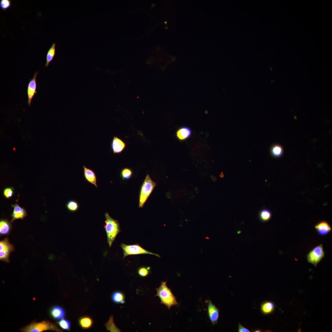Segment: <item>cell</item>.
<instances>
[{
  "mask_svg": "<svg viewBox=\"0 0 332 332\" xmlns=\"http://www.w3.org/2000/svg\"><path fill=\"white\" fill-rule=\"evenodd\" d=\"M167 281H162L160 287L156 289L157 294L155 296H158L160 300V303L165 305L168 309L172 306L177 305L176 298L172 293L171 289L167 285Z\"/></svg>",
  "mask_w": 332,
  "mask_h": 332,
  "instance_id": "6da1fadb",
  "label": "cell"
},
{
  "mask_svg": "<svg viewBox=\"0 0 332 332\" xmlns=\"http://www.w3.org/2000/svg\"><path fill=\"white\" fill-rule=\"evenodd\" d=\"M105 220L104 226L107 236V242L111 247L118 234L121 231L120 224L117 220L114 219L108 212L105 214Z\"/></svg>",
  "mask_w": 332,
  "mask_h": 332,
  "instance_id": "7a4b0ae2",
  "label": "cell"
},
{
  "mask_svg": "<svg viewBox=\"0 0 332 332\" xmlns=\"http://www.w3.org/2000/svg\"><path fill=\"white\" fill-rule=\"evenodd\" d=\"M49 330L57 332L63 331L58 327L57 324L47 320L38 322L33 321L19 330L20 331L22 332H42Z\"/></svg>",
  "mask_w": 332,
  "mask_h": 332,
  "instance_id": "3957f363",
  "label": "cell"
},
{
  "mask_svg": "<svg viewBox=\"0 0 332 332\" xmlns=\"http://www.w3.org/2000/svg\"><path fill=\"white\" fill-rule=\"evenodd\" d=\"M156 184L147 174L141 186L139 197V207L142 208L149 196L152 192Z\"/></svg>",
  "mask_w": 332,
  "mask_h": 332,
  "instance_id": "277c9868",
  "label": "cell"
},
{
  "mask_svg": "<svg viewBox=\"0 0 332 332\" xmlns=\"http://www.w3.org/2000/svg\"><path fill=\"white\" fill-rule=\"evenodd\" d=\"M120 246L123 251V259L129 255L144 254L153 255L159 258L160 257L158 254L146 250L138 243L132 245H126L122 243Z\"/></svg>",
  "mask_w": 332,
  "mask_h": 332,
  "instance_id": "5b68a950",
  "label": "cell"
},
{
  "mask_svg": "<svg viewBox=\"0 0 332 332\" xmlns=\"http://www.w3.org/2000/svg\"><path fill=\"white\" fill-rule=\"evenodd\" d=\"M325 256L322 244H320L311 250L307 255V262L316 267Z\"/></svg>",
  "mask_w": 332,
  "mask_h": 332,
  "instance_id": "8992f818",
  "label": "cell"
},
{
  "mask_svg": "<svg viewBox=\"0 0 332 332\" xmlns=\"http://www.w3.org/2000/svg\"><path fill=\"white\" fill-rule=\"evenodd\" d=\"M14 251L13 244L10 243L8 238L5 237L0 241V260L3 262L9 263V256L10 253Z\"/></svg>",
  "mask_w": 332,
  "mask_h": 332,
  "instance_id": "52a82bcc",
  "label": "cell"
},
{
  "mask_svg": "<svg viewBox=\"0 0 332 332\" xmlns=\"http://www.w3.org/2000/svg\"><path fill=\"white\" fill-rule=\"evenodd\" d=\"M38 73V72L37 71L34 73L33 78L30 80L28 85V104L29 106L31 105V101L34 95L37 93L36 78Z\"/></svg>",
  "mask_w": 332,
  "mask_h": 332,
  "instance_id": "ba28073f",
  "label": "cell"
},
{
  "mask_svg": "<svg viewBox=\"0 0 332 332\" xmlns=\"http://www.w3.org/2000/svg\"><path fill=\"white\" fill-rule=\"evenodd\" d=\"M219 310L209 300L208 305V313L209 318L213 326L218 323Z\"/></svg>",
  "mask_w": 332,
  "mask_h": 332,
  "instance_id": "9c48e42d",
  "label": "cell"
},
{
  "mask_svg": "<svg viewBox=\"0 0 332 332\" xmlns=\"http://www.w3.org/2000/svg\"><path fill=\"white\" fill-rule=\"evenodd\" d=\"M126 147V144L121 139L114 136L111 143V148L114 154L121 153Z\"/></svg>",
  "mask_w": 332,
  "mask_h": 332,
  "instance_id": "30bf717a",
  "label": "cell"
},
{
  "mask_svg": "<svg viewBox=\"0 0 332 332\" xmlns=\"http://www.w3.org/2000/svg\"><path fill=\"white\" fill-rule=\"evenodd\" d=\"M11 205L14 208V209L11 215L12 219L10 221V222L12 223L16 219H23L27 215V212L25 209L21 207L17 203L11 204Z\"/></svg>",
  "mask_w": 332,
  "mask_h": 332,
  "instance_id": "8fae6325",
  "label": "cell"
},
{
  "mask_svg": "<svg viewBox=\"0 0 332 332\" xmlns=\"http://www.w3.org/2000/svg\"><path fill=\"white\" fill-rule=\"evenodd\" d=\"M50 317L54 320H59L64 318L66 313L62 307L59 305H55L51 307L49 310Z\"/></svg>",
  "mask_w": 332,
  "mask_h": 332,
  "instance_id": "7c38bea8",
  "label": "cell"
},
{
  "mask_svg": "<svg viewBox=\"0 0 332 332\" xmlns=\"http://www.w3.org/2000/svg\"><path fill=\"white\" fill-rule=\"evenodd\" d=\"M84 176L86 180L89 183L98 187L97 184V177L95 172L92 169L87 168L84 165Z\"/></svg>",
  "mask_w": 332,
  "mask_h": 332,
  "instance_id": "4fadbf2b",
  "label": "cell"
},
{
  "mask_svg": "<svg viewBox=\"0 0 332 332\" xmlns=\"http://www.w3.org/2000/svg\"><path fill=\"white\" fill-rule=\"evenodd\" d=\"M314 228L318 233L322 236L327 235L331 230V228L330 224L325 221H321L318 223L315 226Z\"/></svg>",
  "mask_w": 332,
  "mask_h": 332,
  "instance_id": "5bb4252c",
  "label": "cell"
},
{
  "mask_svg": "<svg viewBox=\"0 0 332 332\" xmlns=\"http://www.w3.org/2000/svg\"><path fill=\"white\" fill-rule=\"evenodd\" d=\"M78 322L80 327L84 330H87L91 328L93 324V319L88 315L81 316L79 318Z\"/></svg>",
  "mask_w": 332,
  "mask_h": 332,
  "instance_id": "9a60e30c",
  "label": "cell"
},
{
  "mask_svg": "<svg viewBox=\"0 0 332 332\" xmlns=\"http://www.w3.org/2000/svg\"><path fill=\"white\" fill-rule=\"evenodd\" d=\"M11 223L7 219H0V236L8 235L10 234L12 227Z\"/></svg>",
  "mask_w": 332,
  "mask_h": 332,
  "instance_id": "2e32d148",
  "label": "cell"
},
{
  "mask_svg": "<svg viewBox=\"0 0 332 332\" xmlns=\"http://www.w3.org/2000/svg\"><path fill=\"white\" fill-rule=\"evenodd\" d=\"M275 307V305L273 302L270 301H265L261 304L260 310L263 314L268 315L274 311Z\"/></svg>",
  "mask_w": 332,
  "mask_h": 332,
  "instance_id": "e0dca14e",
  "label": "cell"
},
{
  "mask_svg": "<svg viewBox=\"0 0 332 332\" xmlns=\"http://www.w3.org/2000/svg\"><path fill=\"white\" fill-rule=\"evenodd\" d=\"M191 133V131L189 128L184 126L180 128L177 130L176 135L178 140H184L189 137Z\"/></svg>",
  "mask_w": 332,
  "mask_h": 332,
  "instance_id": "ac0fdd59",
  "label": "cell"
},
{
  "mask_svg": "<svg viewBox=\"0 0 332 332\" xmlns=\"http://www.w3.org/2000/svg\"><path fill=\"white\" fill-rule=\"evenodd\" d=\"M111 298L112 301L116 304H123L125 302V295L120 291H116L113 292Z\"/></svg>",
  "mask_w": 332,
  "mask_h": 332,
  "instance_id": "d6986e66",
  "label": "cell"
},
{
  "mask_svg": "<svg viewBox=\"0 0 332 332\" xmlns=\"http://www.w3.org/2000/svg\"><path fill=\"white\" fill-rule=\"evenodd\" d=\"M56 44L53 43L48 50L46 56L45 66L47 67L53 59L56 54Z\"/></svg>",
  "mask_w": 332,
  "mask_h": 332,
  "instance_id": "ffe728a7",
  "label": "cell"
},
{
  "mask_svg": "<svg viewBox=\"0 0 332 332\" xmlns=\"http://www.w3.org/2000/svg\"><path fill=\"white\" fill-rule=\"evenodd\" d=\"M105 326L107 331L111 332H120L121 330L116 325L114 322L113 316H110L108 321L105 323Z\"/></svg>",
  "mask_w": 332,
  "mask_h": 332,
  "instance_id": "44dd1931",
  "label": "cell"
},
{
  "mask_svg": "<svg viewBox=\"0 0 332 332\" xmlns=\"http://www.w3.org/2000/svg\"><path fill=\"white\" fill-rule=\"evenodd\" d=\"M270 152L272 156L275 158L280 157L283 153V148L281 145L278 144H274L272 146L270 149Z\"/></svg>",
  "mask_w": 332,
  "mask_h": 332,
  "instance_id": "7402d4cb",
  "label": "cell"
},
{
  "mask_svg": "<svg viewBox=\"0 0 332 332\" xmlns=\"http://www.w3.org/2000/svg\"><path fill=\"white\" fill-rule=\"evenodd\" d=\"M66 207L69 211L71 212H75L79 209V204L76 200H70L66 203Z\"/></svg>",
  "mask_w": 332,
  "mask_h": 332,
  "instance_id": "603a6c76",
  "label": "cell"
},
{
  "mask_svg": "<svg viewBox=\"0 0 332 332\" xmlns=\"http://www.w3.org/2000/svg\"><path fill=\"white\" fill-rule=\"evenodd\" d=\"M271 217V213L268 209H264L262 210L259 213V217L263 222H267L269 220Z\"/></svg>",
  "mask_w": 332,
  "mask_h": 332,
  "instance_id": "cb8c5ba5",
  "label": "cell"
},
{
  "mask_svg": "<svg viewBox=\"0 0 332 332\" xmlns=\"http://www.w3.org/2000/svg\"><path fill=\"white\" fill-rule=\"evenodd\" d=\"M57 324L63 330L70 331L71 324L68 320L63 318L57 321Z\"/></svg>",
  "mask_w": 332,
  "mask_h": 332,
  "instance_id": "d4e9b609",
  "label": "cell"
},
{
  "mask_svg": "<svg viewBox=\"0 0 332 332\" xmlns=\"http://www.w3.org/2000/svg\"><path fill=\"white\" fill-rule=\"evenodd\" d=\"M133 172L132 170L127 168H125L121 170L120 172V176L123 180H128L132 176Z\"/></svg>",
  "mask_w": 332,
  "mask_h": 332,
  "instance_id": "484cf974",
  "label": "cell"
},
{
  "mask_svg": "<svg viewBox=\"0 0 332 332\" xmlns=\"http://www.w3.org/2000/svg\"><path fill=\"white\" fill-rule=\"evenodd\" d=\"M150 267L142 266L139 267L137 271L138 275L140 277H144L148 275L150 273Z\"/></svg>",
  "mask_w": 332,
  "mask_h": 332,
  "instance_id": "4316f807",
  "label": "cell"
},
{
  "mask_svg": "<svg viewBox=\"0 0 332 332\" xmlns=\"http://www.w3.org/2000/svg\"><path fill=\"white\" fill-rule=\"evenodd\" d=\"M11 6V1L10 0H0V8L3 11H5Z\"/></svg>",
  "mask_w": 332,
  "mask_h": 332,
  "instance_id": "83f0119b",
  "label": "cell"
},
{
  "mask_svg": "<svg viewBox=\"0 0 332 332\" xmlns=\"http://www.w3.org/2000/svg\"><path fill=\"white\" fill-rule=\"evenodd\" d=\"M3 194L5 197L9 199L14 194V188L13 187L6 188L3 190Z\"/></svg>",
  "mask_w": 332,
  "mask_h": 332,
  "instance_id": "f1b7e54d",
  "label": "cell"
},
{
  "mask_svg": "<svg viewBox=\"0 0 332 332\" xmlns=\"http://www.w3.org/2000/svg\"><path fill=\"white\" fill-rule=\"evenodd\" d=\"M238 332H250L251 331L247 328L243 326L240 323H239Z\"/></svg>",
  "mask_w": 332,
  "mask_h": 332,
  "instance_id": "f546056e",
  "label": "cell"
},
{
  "mask_svg": "<svg viewBox=\"0 0 332 332\" xmlns=\"http://www.w3.org/2000/svg\"><path fill=\"white\" fill-rule=\"evenodd\" d=\"M255 331H254L255 332H261V331H261V330H256Z\"/></svg>",
  "mask_w": 332,
  "mask_h": 332,
  "instance_id": "4dcf8cb0",
  "label": "cell"
}]
</instances>
